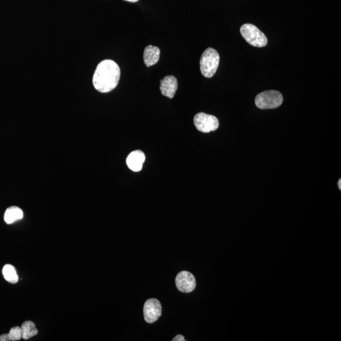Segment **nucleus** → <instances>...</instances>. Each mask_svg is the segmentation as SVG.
Here are the masks:
<instances>
[{
  "label": "nucleus",
  "instance_id": "nucleus-14",
  "mask_svg": "<svg viewBox=\"0 0 341 341\" xmlns=\"http://www.w3.org/2000/svg\"><path fill=\"white\" fill-rule=\"evenodd\" d=\"M22 339L20 327H14L10 329L9 333L3 334L0 336L1 341H16Z\"/></svg>",
  "mask_w": 341,
  "mask_h": 341
},
{
  "label": "nucleus",
  "instance_id": "nucleus-13",
  "mask_svg": "<svg viewBox=\"0 0 341 341\" xmlns=\"http://www.w3.org/2000/svg\"><path fill=\"white\" fill-rule=\"evenodd\" d=\"M2 273L6 281L16 284L19 281L16 268L10 264L5 265L2 270Z\"/></svg>",
  "mask_w": 341,
  "mask_h": 341
},
{
  "label": "nucleus",
  "instance_id": "nucleus-6",
  "mask_svg": "<svg viewBox=\"0 0 341 341\" xmlns=\"http://www.w3.org/2000/svg\"><path fill=\"white\" fill-rule=\"evenodd\" d=\"M162 314V306L160 301L155 298L147 300L143 306V315L147 323H152L157 321Z\"/></svg>",
  "mask_w": 341,
  "mask_h": 341
},
{
  "label": "nucleus",
  "instance_id": "nucleus-16",
  "mask_svg": "<svg viewBox=\"0 0 341 341\" xmlns=\"http://www.w3.org/2000/svg\"><path fill=\"white\" fill-rule=\"evenodd\" d=\"M125 1H129L131 2V3H136V2L138 1L139 0H125Z\"/></svg>",
  "mask_w": 341,
  "mask_h": 341
},
{
  "label": "nucleus",
  "instance_id": "nucleus-4",
  "mask_svg": "<svg viewBox=\"0 0 341 341\" xmlns=\"http://www.w3.org/2000/svg\"><path fill=\"white\" fill-rule=\"evenodd\" d=\"M283 102L281 93L277 91H267L257 96L255 102L257 108L261 109H275Z\"/></svg>",
  "mask_w": 341,
  "mask_h": 341
},
{
  "label": "nucleus",
  "instance_id": "nucleus-15",
  "mask_svg": "<svg viewBox=\"0 0 341 341\" xmlns=\"http://www.w3.org/2000/svg\"><path fill=\"white\" fill-rule=\"evenodd\" d=\"M184 337L182 335H178L173 339V341H185Z\"/></svg>",
  "mask_w": 341,
  "mask_h": 341
},
{
  "label": "nucleus",
  "instance_id": "nucleus-8",
  "mask_svg": "<svg viewBox=\"0 0 341 341\" xmlns=\"http://www.w3.org/2000/svg\"><path fill=\"white\" fill-rule=\"evenodd\" d=\"M178 89V80L175 77L168 76L160 81V90L163 96L173 98Z\"/></svg>",
  "mask_w": 341,
  "mask_h": 341
},
{
  "label": "nucleus",
  "instance_id": "nucleus-9",
  "mask_svg": "<svg viewBox=\"0 0 341 341\" xmlns=\"http://www.w3.org/2000/svg\"><path fill=\"white\" fill-rule=\"evenodd\" d=\"M145 160L144 153L141 151H135L131 152L126 159V164L131 170L139 172L142 169L143 162Z\"/></svg>",
  "mask_w": 341,
  "mask_h": 341
},
{
  "label": "nucleus",
  "instance_id": "nucleus-12",
  "mask_svg": "<svg viewBox=\"0 0 341 341\" xmlns=\"http://www.w3.org/2000/svg\"><path fill=\"white\" fill-rule=\"evenodd\" d=\"M21 334L23 340H27L37 335L38 330L34 323L31 321H26L22 323L20 327Z\"/></svg>",
  "mask_w": 341,
  "mask_h": 341
},
{
  "label": "nucleus",
  "instance_id": "nucleus-7",
  "mask_svg": "<svg viewBox=\"0 0 341 341\" xmlns=\"http://www.w3.org/2000/svg\"><path fill=\"white\" fill-rule=\"evenodd\" d=\"M176 286L180 291L184 293L192 292L196 287V280L192 273L181 271L175 279Z\"/></svg>",
  "mask_w": 341,
  "mask_h": 341
},
{
  "label": "nucleus",
  "instance_id": "nucleus-2",
  "mask_svg": "<svg viewBox=\"0 0 341 341\" xmlns=\"http://www.w3.org/2000/svg\"><path fill=\"white\" fill-rule=\"evenodd\" d=\"M220 61V55L216 49L212 48L205 49L200 60L201 74L206 78H211L218 70Z\"/></svg>",
  "mask_w": 341,
  "mask_h": 341
},
{
  "label": "nucleus",
  "instance_id": "nucleus-10",
  "mask_svg": "<svg viewBox=\"0 0 341 341\" xmlns=\"http://www.w3.org/2000/svg\"><path fill=\"white\" fill-rule=\"evenodd\" d=\"M160 49L158 47L149 45L144 49L143 52V61L147 67L158 63L160 58Z\"/></svg>",
  "mask_w": 341,
  "mask_h": 341
},
{
  "label": "nucleus",
  "instance_id": "nucleus-5",
  "mask_svg": "<svg viewBox=\"0 0 341 341\" xmlns=\"http://www.w3.org/2000/svg\"><path fill=\"white\" fill-rule=\"evenodd\" d=\"M194 125L197 129L203 133H209L215 131L220 126L219 120L214 116L204 113H199L195 116Z\"/></svg>",
  "mask_w": 341,
  "mask_h": 341
},
{
  "label": "nucleus",
  "instance_id": "nucleus-3",
  "mask_svg": "<svg viewBox=\"0 0 341 341\" xmlns=\"http://www.w3.org/2000/svg\"><path fill=\"white\" fill-rule=\"evenodd\" d=\"M240 32L248 44L257 48H262L267 44V38L255 25L246 23L242 25Z\"/></svg>",
  "mask_w": 341,
  "mask_h": 341
},
{
  "label": "nucleus",
  "instance_id": "nucleus-1",
  "mask_svg": "<svg viewBox=\"0 0 341 341\" xmlns=\"http://www.w3.org/2000/svg\"><path fill=\"white\" fill-rule=\"evenodd\" d=\"M121 71L119 66L111 60H103L98 64L94 72V87L101 93L113 91L119 84Z\"/></svg>",
  "mask_w": 341,
  "mask_h": 341
},
{
  "label": "nucleus",
  "instance_id": "nucleus-17",
  "mask_svg": "<svg viewBox=\"0 0 341 341\" xmlns=\"http://www.w3.org/2000/svg\"><path fill=\"white\" fill-rule=\"evenodd\" d=\"M338 186H339V188H340V189L341 190V179L340 180H339Z\"/></svg>",
  "mask_w": 341,
  "mask_h": 341
},
{
  "label": "nucleus",
  "instance_id": "nucleus-11",
  "mask_svg": "<svg viewBox=\"0 0 341 341\" xmlns=\"http://www.w3.org/2000/svg\"><path fill=\"white\" fill-rule=\"evenodd\" d=\"M23 218L22 210L16 206H12L6 210L4 220L7 224H11L17 221L22 220Z\"/></svg>",
  "mask_w": 341,
  "mask_h": 341
}]
</instances>
